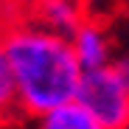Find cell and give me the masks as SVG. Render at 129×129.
<instances>
[{"label": "cell", "mask_w": 129, "mask_h": 129, "mask_svg": "<svg viewBox=\"0 0 129 129\" xmlns=\"http://www.w3.org/2000/svg\"><path fill=\"white\" fill-rule=\"evenodd\" d=\"M0 39L23 115H42L64 101H76L84 70L79 68L68 37L48 31L28 11H20L0 25Z\"/></svg>", "instance_id": "6da1fadb"}, {"label": "cell", "mask_w": 129, "mask_h": 129, "mask_svg": "<svg viewBox=\"0 0 129 129\" xmlns=\"http://www.w3.org/2000/svg\"><path fill=\"white\" fill-rule=\"evenodd\" d=\"M76 101L104 129H129V87L110 64L81 73Z\"/></svg>", "instance_id": "7a4b0ae2"}, {"label": "cell", "mask_w": 129, "mask_h": 129, "mask_svg": "<svg viewBox=\"0 0 129 129\" xmlns=\"http://www.w3.org/2000/svg\"><path fill=\"white\" fill-rule=\"evenodd\" d=\"M68 39H70V48H73V56L79 62V68L84 73L107 68L112 62V39L104 31V25L93 23V20L81 23Z\"/></svg>", "instance_id": "3957f363"}, {"label": "cell", "mask_w": 129, "mask_h": 129, "mask_svg": "<svg viewBox=\"0 0 129 129\" xmlns=\"http://www.w3.org/2000/svg\"><path fill=\"white\" fill-rule=\"evenodd\" d=\"M39 25H45L53 34L70 37L81 23H87V3L84 0H39L28 11Z\"/></svg>", "instance_id": "277c9868"}, {"label": "cell", "mask_w": 129, "mask_h": 129, "mask_svg": "<svg viewBox=\"0 0 129 129\" xmlns=\"http://www.w3.org/2000/svg\"><path fill=\"white\" fill-rule=\"evenodd\" d=\"M37 129H104L79 101H64L37 115Z\"/></svg>", "instance_id": "5b68a950"}, {"label": "cell", "mask_w": 129, "mask_h": 129, "mask_svg": "<svg viewBox=\"0 0 129 129\" xmlns=\"http://www.w3.org/2000/svg\"><path fill=\"white\" fill-rule=\"evenodd\" d=\"M17 115H23V110H20L11 64H9V56L3 51V39H0V123H11Z\"/></svg>", "instance_id": "8992f818"}, {"label": "cell", "mask_w": 129, "mask_h": 129, "mask_svg": "<svg viewBox=\"0 0 129 129\" xmlns=\"http://www.w3.org/2000/svg\"><path fill=\"white\" fill-rule=\"evenodd\" d=\"M23 11V0H0V25Z\"/></svg>", "instance_id": "52a82bcc"}, {"label": "cell", "mask_w": 129, "mask_h": 129, "mask_svg": "<svg viewBox=\"0 0 129 129\" xmlns=\"http://www.w3.org/2000/svg\"><path fill=\"white\" fill-rule=\"evenodd\" d=\"M110 68L115 70V76L126 84V87H129V53H123V56H118V59H112L110 62Z\"/></svg>", "instance_id": "ba28073f"}, {"label": "cell", "mask_w": 129, "mask_h": 129, "mask_svg": "<svg viewBox=\"0 0 129 129\" xmlns=\"http://www.w3.org/2000/svg\"><path fill=\"white\" fill-rule=\"evenodd\" d=\"M23 3H28V6H34V3H39V0H23Z\"/></svg>", "instance_id": "9c48e42d"}]
</instances>
